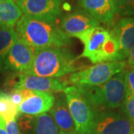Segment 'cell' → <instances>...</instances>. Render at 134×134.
I'll use <instances>...</instances> for the list:
<instances>
[{
  "instance_id": "d4e9b609",
  "label": "cell",
  "mask_w": 134,
  "mask_h": 134,
  "mask_svg": "<svg viewBox=\"0 0 134 134\" xmlns=\"http://www.w3.org/2000/svg\"><path fill=\"white\" fill-rule=\"evenodd\" d=\"M127 63L130 64V66H134V48L130 51L127 56Z\"/></svg>"
},
{
  "instance_id": "e0dca14e",
  "label": "cell",
  "mask_w": 134,
  "mask_h": 134,
  "mask_svg": "<svg viewBox=\"0 0 134 134\" xmlns=\"http://www.w3.org/2000/svg\"><path fill=\"white\" fill-rule=\"evenodd\" d=\"M22 10L14 0L0 2V25L14 27L22 16Z\"/></svg>"
},
{
  "instance_id": "5b68a950",
  "label": "cell",
  "mask_w": 134,
  "mask_h": 134,
  "mask_svg": "<svg viewBox=\"0 0 134 134\" xmlns=\"http://www.w3.org/2000/svg\"><path fill=\"white\" fill-rule=\"evenodd\" d=\"M63 92L77 133L92 134L96 110L76 86H68Z\"/></svg>"
},
{
  "instance_id": "277c9868",
  "label": "cell",
  "mask_w": 134,
  "mask_h": 134,
  "mask_svg": "<svg viewBox=\"0 0 134 134\" xmlns=\"http://www.w3.org/2000/svg\"><path fill=\"white\" fill-rule=\"evenodd\" d=\"M92 107L115 109L126 99L125 71L113 77L105 83L95 86H76Z\"/></svg>"
},
{
  "instance_id": "30bf717a",
  "label": "cell",
  "mask_w": 134,
  "mask_h": 134,
  "mask_svg": "<svg viewBox=\"0 0 134 134\" xmlns=\"http://www.w3.org/2000/svg\"><path fill=\"white\" fill-rule=\"evenodd\" d=\"M35 52L18 37L5 58L4 68L16 73L26 74L33 65Z\"/></svg>"
},
{
  "instance_id": "cb8c5ba5",
  "label": "cell",
  "mask_w": 134,
  "mask_h": 134,
  "mask_svg": "<svg viewBox=\"0 0 134 134\" xmlns=\"http://www.w3.org/2000/svg\"><path fill=\"white\" fill-rule=\"evenodd\" d=\"M5 127L8 134H20L18 125L16 122V119L6 121Z\"/></svg>"
},
{
  "instance_id": "d6986e66",
  "label": "cell",
  "mask_w": 134,
  "mask_h": 134,
  "mask_svg": "<svg viewBox=\"0 0 134 134\" xmlns=\"http://www.w3.org/2000/svg\"><path fill=\"white\" fill-rule=\"evenodd\" d=\"M19 115L18 107L11 102L8 93L0 92V120L5 122L16 119Z\"/></svg>"
},
{
  "instance_id": "2e32d148",
  "label": "cell",
  "mask_w": 134,
  "mask_h": 134,
  "mask_svg": "<svg viewBox=\"0 0 134 134\" xmlns=\"http://www.w3.org/2000/svg\"><path fill=\"white\" fill-rule=\"evenodd\" d=\"M20 120L22 128L32 130L33 134H59V129L52 115L46 113L36 116L25 115Z\"/></svg>"
},
{
  "instance_id": "484cf974",
  "label": "cell",
  "mask_w": 134,
  "mask_h": 134,
  "mask_svg": "<svg viewBox=\"0 0 134 134\" xmlns=\"http://www.w3.org/2000/svg\"><path fill=\"white\" fill-rule=\"evenodd\" d=\"M5 122L3 120H0V134H8L5 130Z\"/></svg>"
},
{
  "instance_id": "603a6c76",
  "label": "cell",
  "mask_w": 134,
  "mask_h": 134,
  "mask_svg": "<svg viewBox=\"0 0 134 134\" xmlns=\"http://www.w3.org/2000/svg\"><path fill=\"white\" fill-rule=\"evenodd\" d=\"M8 96L11 102L14 104L16 107H19L20 104L23 102V98L20 93L19 89H13L12 90H10V92L8 93Z\"/></svg>"
},
{
  "instance_id": "44dd1931",
  "label": "cell",
  "mask_w": 134,
  "mask_h": 134,
  "mask_svg": "<svg viewBox=\"0 0 134 134\" xmlns=\"http://www.w3.org/2000/svg\"><path fill=\"white\" fill-rule=\"evenodd\" d=\"M121 111L132 122L134 123V96H126V99L121 107Z\"/></svg>"
},
{
  "instance_id": "5bb4252c",
  "label": "cell",
  "mask_w": 134,
  "mask_h": 134,
  "mask_svg": "<svg viewBox=\"0 0 134 134\" xmlns=\"http://www.w3.org/2000/svg\"><path fill=\"white\" fill-rule=\"evenodd\" d=\"M112 32L119 43L120 52L125 60L128 52L134 48V17L120 19Z\"/></svg>"
},
{
  "instance_id": "9c48e42d",
  "label": "cell",
  "mask_w": 134,
  "mask_h": 134,
  "mask_svg": "<svg viewBox=\"0 0 134 134\" xmlns=\"http://www.w3.org/2000/svg\"><path fill=\"white\" fill-rule=\"evenodd\" d=\"M16 5L25 16L54 23L62 13L63 0H16Z\"/></svg>"
},
{
  "instance_id": "3957f363",
  "label": "cell",
  "mask_w": 134,
  "mask_h": 134,
  "mask_svg": "<svg viewBox=\"0 0 134 134\" xmlns=\"http://www.w3.org/2000/svg\"><path fill=\"white\" fill-rule=\"evenodd\" d=\"M78 39L84 46L78 58H87L92 63L124 60L112 31L97 26L88 30Z\"/></svg>"
},
{
  "instance_id": "7a4b0ae2",
  "label": "cell",
  "mask_w": 134,
  "mask_h": 134,
  "mask_svg": "<svg viewBox=\"0 0 134 134\" xmlns=\"http://www.w3.org/2000/svg\"><path fill=\"white\" fill-rule=\"evenodd\" d=\"M75 58L65 47L43 48L35 52L33 65L25 75L58 78L82 70L84 66L77 63Z\"/></svg>"
},
{
  "instance_id": "6da1fadb",
  "label": "cell",
  "mask_w": 134,
  "mask_h": 134,
  "mask_svg": "<svg viewBox=\"0 0 134 134\" xmlns=\"http://www.w3.org/2000/svg\"><path fill=\"white\" fill-rule=\"evenodd\" d=\"M16 32L36 52L43 48L66 47L70 37L57 25L56 22L49 23L23 15L16 24Z\"/></svg>"
},
{
  "instance_id": "7402d4cb",
  "label": "cell",
  "mask_w": 134,
  "mask_h": 134,
  "mask_svg": "<svg viewBox=\"0 0 134 134\" xmlns=\"http://www.w3.org/2000/svg\"><path fill=\"white\" fill-rule=\"evenodd\" d=\"M125 71L126 96H134V66H130Z\"/></svg>"
},
{
  "instance_id": "83f0119b",
  "label": "cell",
  "mask_w": 134,
  "mask_h": 134,
  "mask_svg": "<svg viewBox=\"0 0 134 134\" xmlns=\"http://www.w3.org/2000/svg\"><path fill=\"white\" fill-rule=\"evenodd\" d=\"M5 0H0V2H4Z\"/></svg>"
},
{
  "instance_id": "ac0fdd59",
  "label": "cell",
  "mask_w": 134,
  "mask_h": 134,
  "mask_svg": "<svg viewBox=\"0 0 134 134\" xmlns=\"http://www.w3.org/2000/svg\"><path fill=\"white\" fill-rule=\"evenodd\" d=\"M18 39L14 27L0 25V73L4 68L5 58L13 44Z\"/></svg>"
},
{
  "instance_id": "52a82bcc",
  "label": "cell",
  "mask_w": 134,
  "mask_h": 134,
  "mask_svg": "<svg viewBox=\"0 0 134 134\" xmlns=\"http://www.w3.org/2000/svg\"><path fill=\"white\" fill-rule=\"evenodd\" d=\"M92 134H134V123L123 113L96 111Z\"/></svg>"
},
{
  "instance_id": "ffe728a7",
  "label": "cell",
  "mask_w": 134,
  "mask_h": 134,
  "mask_svg": "<svg viewBox=\"0 0 134 134\" xmlns=\"http://www.w3.org/2000/svg\"><path fill=\"white\" fill-rule=\"evenodd\" d=\"M116 13L122 16H134V0H113Z\"/></svg>"
},
{
  "instance_id": "4316f807",
  "label": "cell",
  "mask_w": 134,
  "mask_h": 134,
  "mask_svg": "<svg viewBox=\"0 0 134 134\" xmlns=\"http://www.w3.org/2000/svg\"><path fill=\"white\" fill-rule=\"evenodd\" d=\"M59 134H74V133H64V132H61V131H60V132H59Z\"/></svg>"
},
{
  "instance_id": "7c38bea8",
  "label": "cell",
  "mask_w": 134,
  "mask_h": 134,
  "mask_svg": "<svg viewBox=\"0 0 134 134\" xmlns=\"http://www.w3.org/2000/svg\"><path fill=\"white\" fill-rule=\"evenodd\" d=\"M78 4L98 22L106 25L113 23L116 10L113 0H79Z\"/></svg>"
},
{
  "instance_id": "ba28073f",
  "label": "cell",
  "mask_w": 134,
  "mask_h": 134,
  "mask_svg": "<svg viewBox=\"0 0 134 134\" xmlns=\"http://www.w3.org/2000/svg\"><path fill=\"white\" fill-rule=\"evenodd\" d=\"M68 83L69 82L60 78L34 76L22 73L15 74L8 81V85L12 86L13 89H25L44 92H63L67 87Z\"/></svg>"
},
{
  "instance_id": "4fadbf2b",
  "label": "cell",
  "mask_w": 134,
  "mask_h": 134,
  "mask_svg": "<svg viewBox=\"0 0 134 134\" xmlns=\"http://www.w3.org/2000/svg\"><path fill=\"white\" fill-rule=\"evenodd\" d=\"M55 98L51 92L34 91L29 98L23 100L18 107L19 113L36 116L46 113L52 108Z\"/></svg>"
},
{
  "instance_id": "9a60e30c",
  "label": "cell",
  "mask_w": 134,
  "mask_h": 134,
  "mask_svg": "<svg viewBox=\"0 0 134 134\" xmlns=\"http://www.w3.org/2000/svg\"><path fill=\"white\" fill-rule=\"evenodd\" d=\"M49 112L60 131L77 134L74 121L67 105L65 95H59Z\"/></svg>"
},
{
  "instance_id": "8992f818",
  "label": "cell",
  "mask_w": 134,
  "mask_h": 134,
  "mask_svg": "<svg viewBox=\"0 0 134 134\" xmlns=\"http://www.w3.org/2000/svg\"><path fill=\"white\" fill-rule=\"evenodd\" d=\"M126 68L127 62L125 60L98 63L74 72L69 77V83L75 86H100L117 74L125 71Z\"/></svg>"
},
{
  "instance_id": "8fae6325",
  "label": "cell",
  "mask_w": 134,
  "mask_h": 134,
  "mask_svg": "<svg viewBox=\"0 0 134 134\" xmlns=\"http://www.w3.org/2000/svg\"><path fill=\"white\" fill-rule=\"evenodd\" d=\"M99 23L84 10H78L64 15L60 28L68 37L79 38L88 30L99 26Z\"/></svg>"
}]
</instances>
